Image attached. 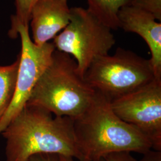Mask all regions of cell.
I'll return each instance as SVG.
<instances>
[{
	"label": "cell",
	"mask_w": 161,
	"mask_h": 161,
	"mask_svg": "<svg viewBox=\"0 0 161 161\" xmlns=\"http://www.w3.org/2000/svg\"><path fill=\"white\" fill-rule=\"evenodd\" d=\"M1 134L6 139V161H28L38 153L84 160L76 143L74 119L38 106L26 104Z\"/></svg>",
	"instance_id": "6da1fadb"
},
{
	"label": "cell",
	"mask_w": 161,
	"mask_h": 161,
	"mask_svg": "<svg viewBox=\"0 0 161 161\" xmlns=\"http://www.w3.org/2000/svg\"><path fill=\"white\" fill-rule=\"evenodd\" d=\"M75 140L84 159L99 161L116 152L144 154L152 149L149 140L138 129L122 121L110 101L96 92L88 108L74 119Z\"/></svg>",
	"instance_id": "7a4b0ae2"
},
{
	"label": "cell",
	"mask_w": 161,
	"mask_h": 161,
	"mask_svg": "<svg viewBox=\"0 0 161 161\" xmlns=\"http://www.w3.org/2000/svg\"><path fill=\"white\" fill-rule=\"evenodd\" d=\"M96 94L78 73L75 59L56 49L26 104L40 107L56 116L74 119L88 108Z\"/></svg>",
	"instance_id": "3957f363"
},
{
	"label": "cell",
	"mask_w": 161,
	"mask_h": 161,
	"mask_svg": "<svg viewBox=\"0 0 161 161\" xmlns=\"http://www.w3.org/2000/svg\"><path fill=\"white\" fill-rule=\"evenodd\" d=\"M155 78L150 59L121 47L113 55L94 59L84 76L90 86L110 102L145 86Z\"/></svg>",
	"instance_id": "277c9868"
},
{
	"label": "cell",
	"mask_w": 161,
	"mask_h": 161,
	"mask_svg": "<svg viewBox=\"0 0 161 161\" xmlns=\"http://www.w3.org/2000/svg\"><path fill=\"white\" fill-rule=\"evenodd\" d=\"M112 29L87 8H70L69 23L54 38L56 49L74 57L84 78L94 59L109 54L116 42Z\"/></svg>",
	"instance_id": "5b68a950"
},
{
	"label": "cell",
	"mask_w": 161,
	"mask_h": 161,
	"mask_svg": "<svg viewBox=\"0 0 161 161\" xmlns=\"http://www.w3.org/2000/svg\"><path fill=\"white\" fill-rule=\"evenodd\" d=\"M111 108L122 121L136 127L161 151V78L112 101Z\"/></svg>",
	"instance_id": "8992f818"
},
{
	"label": "cell",
	"mask_w": 161,
	"mask_h": 161,
	"mask_svg": "<svg viewBox=\"0 0 161 161\" xmlns=\"http://www.w3.org/2000/svg\"><path fill=\"white\" fill-rule=\"evenodd\" d=\"M18 34L21 39L19 66L14 96L9 109L0 122V134L23 109L41 76L52 62L56 47L53 42L38 46L30 37L29 26L20 25Z\"/></svg>",
	"instance_id": "52a82bcc"
},
{
	"label": "cell",
	"mask_w": 161,
	"mask_h": 161,
	"mask_svg": "<svg viewBox=\"0 0 161 161\" xmlns=\"http://www.w3.org/2000/svg\"><path fill=\"white\" fill-rule=\"evenodd\" d=\"M118 19L119 28L138 34L146 42L156 78H161V22H158L149 12L130 5L121 7Z\"/></svg>",
	"instance_id": "ba28073f"
},
{
	"label": "cell",
	"mask_w": 161,
	"mask_h": 161,
	"mask_svg": "<svg viewBox=\"0 0 161 161\" xmlns=\"http://www.w3.org/2000/svg\"><path fill=\"white\" fill-rule=\"evenodd\" d=\"M69 0H36L31 10L33 41L43 45L54 38L69 24Z\"/></svg>",
	"instance_id": "9c48e42d"
},
{
	"label": "cell",
	"mask_w": 161,
	"mask_h": 161,
	"mask_svg": "<svg viewBox=\"0 0 161 161\" xmlns=\"http://www.w3.org/2000/svg\"><path fill=\"white\" fill-rule=\"evenodd\" d=\"M19 56L13 64L0 66V122L9 109L14 96Z\"/></svg>",
	"instance_id": "30bf717a"
},
{
	"label": "cell",
	"mask_w": 161,
	"mask_h": 161,
	"mask_svg": "<svg viewBox=\"0 0 161 161\" xmlns=\"http://www.w3.org/2000/svg\"><path fill=\"white\" fill-rule=\"evenodd\" d=\"M87 9L112 30L119 28L118 13L128 0H86Z\"/></svg>",
	"instance_id": "8fae6325"
},
{
	"label": "cell",
	"mask_w": 161,
	"mask_h": 161,
	"mask_svg": "<svg viewBox=\"0 0 161 161\" xmlns=\"http://www.w3.org/2000/svg\"><path fill=\"white\" fill-rule=\"evenodd\" d=\"M36 0H15V14L12 16L11 28L8 35L11 38L18 36V28L20 25L29 26L31 19V10Z\"/></svg>",
	"instance_id": "7c38bea8"
},
{
	"label": "cell",
	"mask_w": 161,
	"mask_h": 161,
	"mask_svg": "<svg viewBox=\"0 0 161 161\" xmlns=\"http://www.w3.org/2000/svg\"><path fill=\"white\" fill-rule=\"evenodd\" d=\"M128 5L152 14L158 21L161 20V0H128Z\"/></svg>",
	"instance_id": "4fadbf2b"
},
{
	"label": "cell",
	"mask_w": 161,
	"mask_h": 161,
	"mask_svg": "<svg viewBox=\"0 0 161 161\" xmlns=\"http://www.w3.org/2000/svg\"><path fill=\"white\" fill-rule=\"evenodd\" d=\"M99 161H137L131 154L130 152H116L105 156Z\"/></svg>",
	"instance_id": "5bb4252c"
},
{
	"label": "cell",
	"mask_w": 161,
	"mask_h": 161,
	"mask_svg": "<svg viewBox=\"0 0 161 161\" xmlns=\"http://www.w3.org/2000/svg\"><path fill=\"white\" fill-rule=\"evenodd\" d=\"M28 161H59V157L55 153H38L31 156Z\"/></svg>",
	"instance_id": "9a60e30c"
},
{
	"label": "cell",
	"mask_w": 161,
	"mask_h": 161,
	"mask_svg": "<svg viewBox=\"0 0 161 161\" xmlns=\"http://www.w3.org/2000/svg\"><path fill=\"white\" fill-rule=\"evenodd\" d=\"M161 161V151L150 150L143 154L140 161Z\"/></svg>",
	"instance_id": "2e32d148"
},
{
	"label": "cell",
	"mask_w": 161,
	"mask_h": 161,
	"mask_svg": "<svg viewBox=\"0 0 161 161\" xmlns=\"http://www.w3.org/2000/svg\"><path fill=\"white\" fill-rule=\"evenodd\" d=\"M59 161H74V158L68 156L58 155ZM83 161H90L87 159H84Z\"/></svg>",
	"instance_id": "e0dca14e"
}]
</instances>
